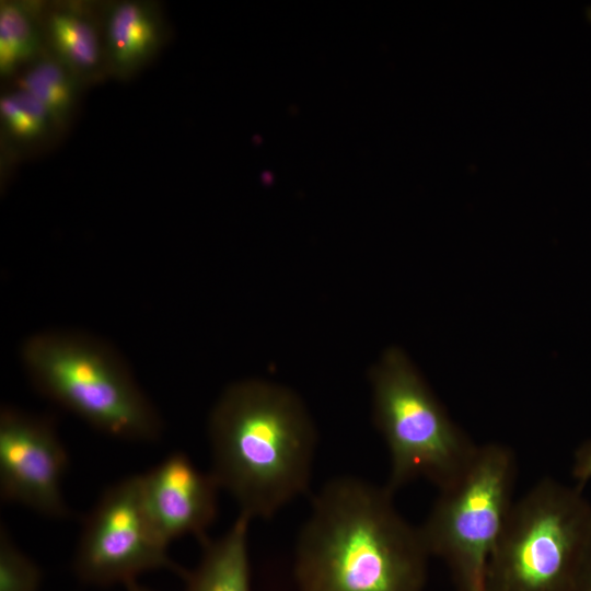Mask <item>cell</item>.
<instances>
[{
    "label": "cell",
    "instance_id": "7",
    "mask_svg": "<svg viewBox=\"0 0 591 591\" xmlns=\"http://www.w3.org/2000/svg\"><path fill=\"white\" fill-rule=\"evenodd\" d=\"M73 569L94 586L129 584L150 570L186 572L167 555V544L154 530L146 511L139 475L107 488L85 521L77 546Z\"/></svg>",
    "mask_w": 591,
    "mask_h": 591
},
{
    "label": "cell",
    "instance_id": "6",
    "mask_svg": "<svg viewBox=\"0 0 591 591\" xmlns=\"http://www.w3.org/2000/svg\"><path fill=\"white\" fill-rule=\"evenodd\" d=\"M518 464L501 443L478 445L464 472L439 489L419 526L430 556L443 560L457 591H486V571L514 501Z\"/></svg>",
    "mask_w": 591,
    "mask_h": 591
},
{
    "label": "cell",
    "instance_id": "18",
    "mask_svg": "<svg viewBox=\"0 0 591 591\" xmlns=\"http://www.w3.org/2000/svg\"><path fill=\"white\" fill-rule=\"evenodd\" d=\"M576 591H591V533L579 569Z\"/></svg>",
    "mask_w": 591,
    "mask_h": 591
},
{
    "label": "cell",
    "instance_id": "13",
    "mask_svg": "<svg viewBox=\"0 0 591 591\" xmlns=\"http://www.w3.org/2000/svg\"><path fill=\"white\" fill-rule=\"evenodd\" d=\"M40 49L38 32L28 11L13 2L0 7V71L8 76L35 58Z\"/></svg>",
    "mask_w": 591,
    "mask_h": 591
},
{
    "label": "cell",
    "instance_id": "11",
    "mask_svg": "<svg viewBox=\"0 0 591 591\" xmlns=\"http://www.w3.org/2000/svg\"><path fill=\"white\" fill-rule=\"evenodd\" d=\"M160 22L144 3L125 1L113 4L105 19L106 50L114 69L127 74L142 66L159 47Z\"/></svg>",
    "mask_w": 591,
    "mask_h": 591
},
{
    "label": "cell",
    "instance_id": "10",
    "mask_svg": "<svg viewBox=\"0 0 591 591\" xmlns=\"http://www.w3.org/2000/svg\"><path fill=\"white\" fill-rule=\"evenodd\" d=\"M251 519L239 514L219 538H207L196 566L183 576L184 591H252L247 534Z\"/></svg>",
    "mask_w": 591,
    "mask_h": 591
},
{
    "label": "cell",
    "instance_id": "4",
    "mask_svg": "<svg viewBox=\"0 0 591 591\" xmlns=\"http://www.w3.org/2000/svg\"><path fill=\"white\" fill-rule=\"evenodd\" d=\"M581 488L548 477L513 501L488 561L486 591H576L591 533Z\"/></svg>",
    "mask_w": 591,
    "mask_h": 591
},
{
    "label": "cell",
    "instance_id": "8",
    "mask_svg": "<svg viewBox=\"0 0 591 591\" xmlns=\"http://www.w3.org/2000/svg\"><path fill=\"white\" fill-rule=\"evenodd\" d=\"M67 466L68 454L48 419L13 407L1 409L2 499L21 503L46 517L67 515L61 488Z\"/></svg>",
    "mask_w": 591,
    "mask_h": 591
},
{
    "label": "cell",
    "instance_id": "20",
    "mask_svg": "<svg viewBox=\"0 0 591 591\" xmlns=\"http://www.w3.org/2000/svg\"><path fill=\"white\" fill-rule=\"evenodd\" d=\"M586 14H587L588 20L591 22V5L587 8Z\"/></svg>",
    "mask_w": 591,
    "mask_h": 591
},
{
    "label": "cell",
    "instance_id": "16",
    "mask_svg": "<svg viewBox=\"0 0 591 591\" xmlns=\"http://www.w3.org/2000/svg\"><path fill=\"white\" fill-rule=\"evenodd\" d=\"M43 573L11 541L8 532L0 533V591H38Z\"/></svg>",
    "mask_w": 591,
    "mask_h": 591
},
{
    "label": "cell",
    "instance_id": "2",
    "mask_svg": "<svg viewBox=\"0 0 591 591\" xmlns=\"http://www.w3.org/2000/svg\"><path fill=\"white\" fill-rule=\"evenodd\" d=\"M211 474L251 520H268L309 489L316 430L290 389L247 379L229 385L208 420Z\"/></svg>",
    "mask_w": 591,
    "mask_h": 591
},
{
    "label": "cell",
    "instance_id": "5",
    "mask_svg": "<svg viewBox=\"0 0 591 591\" xmlns=\"http://www.w3.org/2000/svg\"><path fill=\"white\" fill-rule=\"evenodd\" d=\"M369 378L373 421L390 456L386 487L394 493L421 478L439 490L454 482L478 445L450 418L409 358L390 348Z\"/></svg>",
    "mask_w": 591,
    "mask_h": 591
},
{
    "label": "cell",
    "instance_id": "19",
    "mask_svg": "<svg viewBox=\"0 0 591 591\" xmlns=\"http://www.w3.org/2000/svg\"><path fill=\"white\" fill-rule=\"evenodd\" d=\"M127 587V591H151L142 586H139L138 583L136 582H131L129 584L126 586Z\"/></svg>",
    "mask_w": 591,
    "mask_h": 591
},
{
    "label": "cell",
    "instance_id": "17",
    "mask_svg": "<svg viewBox=\"0 0 591 591\" xmlns=\"http://www.w3.org/2000/svg\"><path fill=\"white\" fill-rule=\"evenodd\" d=\"M571 476L579 487H583L591 479V439L586 440L576 449Z\"/></svg>",
    "mask_w": 591,
    "mask_h": 591
},
{
    "label": "cell",
    "instance_id": "3",
    "mask_svg": "<svg viewBox=\"0 0 591 591\" xmlns=\"http://www.w3.org/2000/svg\"><path fill=\"white\" fill-rule=\"evenodd\" d=\"M33 385L93 428L152 442L161 418L118 352L92 335L65 329L33 334L21 351Z\"/></svg>",
    "mask_w": 591,
    "mask_h": 591
},
{
    "label": "cell",
    "instance_id": "1",
    "mask_svg": "<svg viewBox=\"0 0 591 591\" xmlns=\"http://www.w3.org/2000/svg\"><path fill=\"white\" fill-rule=\"evenodd\" d=\"M393 494L351 476L322 487L297 540L298 591H424L431 556Z\"/></svg>",
    "mask_w": 591,
    "mask_h": 591
},
{
    "label": "cell",
    "instance_id": "15",
    "mask_svg": "<svg viewBox=\"0 0 591 591\" xmlns=\"http://www.w3.org/2000/svg\"><path fill=\"white\" fill-rule=\"evenodd\" d=\"M0 113L8 131L23 141L42 137L53 120L46 107L22 89L1 97Z\"/></svg>",
    "mask_w": 591,
    "mask_h": 591
},
{
    "label": "cell",
    "instance_id": "14",
    "mask_svg": "<svg viewBox=\"0 0 591 591\" xmlns=\"http://www.w3.org/2000/svg\"><path fill=\"white\" fill-rule=\"evenodd\" d=\"M67 68L53 59L36 61L21 80V89L36 97L56 123H63L74 102V83Z\"/></svg>",
    "mask_w": 591,
    "mask_h": 591
},
{
    "label": "cell",
    "instance_id": "12",
    "mask_svg": "<svg viewBox=\"0 0 591 591\" xmlns=\"http://www.w3.org/2000/svg\"><path fill=\"white\" fill-rule=\"evenodd\" d=\"M50 43L61 62L76 73H90L101 61V46L93 24L72 10L54 12L48 20Z\"/></svg>",
    "mask_w": 591,
    "mask_h": 591
},
{
    "label": "cell",
    "instance_id": "9",
    "mask_svg": "<svg viewBox=\"0 0 591 591\" xmlns=\"http://www.w3.org/2000/svg\"><path fill=\"white\" fill-rule=\"evenodd\" d=\"M139 478L146 511L164 543L185 535L201 543L208 538L220 489L211 472L200 471L186 454L176 452Z\"/></svg>",
    "mask_w": 591,
    "mask_h": 591
}]
</instances>
